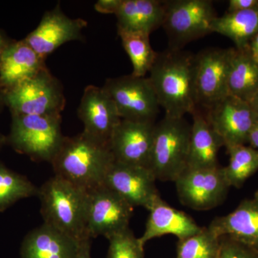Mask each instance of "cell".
<instances>
[{
    "instance_id": "6da1fadb",
    "label": "cell",
    "mask_w": 258,
    "mask_h": 258,
    "mask_svg": "<svg viewBox=\"0 0 258 258\" xmlns=\"http://www.w3.org/2000/svg\"><path fill=\"white\" fill-rule=\"evenodd\" d=\"M195 56L169 48L158 53L149 79L165 116L184 118L197 109Z\"/></svg>"
},
{
    "instance_id": "7a4b0ae2",
    "label": "cell",
    "mask_w": 258,
    "mask_h": 258,
    "mask_svg": "<svg viewBox=\"0 0 258 258\" xmlns=\"http://www.w3.org/2000/svg\"><path fill=\"white\" fill-rule=\"evenodd\" d=\"M114 161L109 146L82 132L64 137L50 164L55 175L88 191L104 184Z\"/></svg>"
},
{
    "instance_id": "3957f363",
    "label": "cell",
    "mask_w": 258,
    "mask_h": 258,
    "mask_svg": "<svg viewBox=\"0 0 258 258\" xmlns=\"http://www.w3.org/2000/svg\"><path fill=\"white\" fill-rule=\"evenodd\" d=\"M37 196L44 224L79 242L90 239L86 230L88 191L55 175L38 189Z\"/></svg>"
},
{
    "instance_id": "277c9868",
    "label": "cell",
    "mask_w": 258,
    "mask_h": 258,
    "mask_svg": "<svg viewBox=\"0 0 258 258\" xmlns=\"http://www.w3.org/2000/svg\"><path fill=\"white\" fill-rule=\"evenodd\" d=\"M191 124L184 118H164L154 126L149 169L156 179L174 181L187 169Z\"/></svg>"
},
{
    "instance_id": "5b68a950",
    "label": "cell",
    "mask_w": 258,
    "mask_h": 258,
    "mask_svg": "<svg viewBox=\"0 0 258 258\" xmlns=\"http://www.w3.org/2000/svg\"><path fill=\"white\" fill-rule=\"evenodd\" d=\"M61 115L12 113L7 143L32 160L50 163L64 137L61 132Z\"/></svg>"
},
{
    "instance_id": "8992f818",
    "label": "cell",
    "mask_w": 258,
    "mask_h": 258,
    "mask_svg": "<svg viewBox=\"0 0 258 258\" xmlns=\"http://www.w3.org/2000/svg\"><path fill=\"white\" fill-rule=\"evenodd\" d=\"M3 96L5 104L15 114L61 115L66 105L62 84L47 68L3 91Z\"/></svg>"
},
{
    "instance_id": "52a82bcc",
    "label": "cell",
    "mask_w": 258,
    "mask_h": 258,
    "mask_svg": "<svg viewBox=\"0 0 258 258\" xmlns=\"http://www.w3.org/2000/svg\"><path fill=\"white\" fill-rule=\"evenodd\" d=\"M210 0H173L165 2L162 26L169 39V48L181 50L188 42L211 33L217 18Z\"/></svg>"
},
{
    "instance_id": "ba28073f",
    "label": "cell",
    "mask_w": 258,
    "mask_h": 258,
    "mask_svg": "<svg viewBox=\"0 0 258 258\" xmlns=\"http://www.w3.org/2000/svg\"><path fill=\"white\" fill-rule=\"evenodd\" d=\"M103 88L121 119L154 123L160 106L149 78L131 74L108 79Z\"/></svg>"
},
{
    "instance_id": "9c48e42d",
    "label": "cell",
    "mask_w": 258,
    "mask_h": 258,
    "mask_svg": "<svg viewBox=\"0 0 258 258\" xmlns=\"http://www.w3.org/2000/svg\"><path fill=\"white\" fill-rule=\"evenodd\" d=\"M134 208L106 186L88 191L86 230L90 239L112 235L129 228Z\"/></svg>"
},
{
    "instance_id": "30bf717a",
    "label": "cell",
    "mask_w": 258,
    "mask_h": 258,
    "mask_svg": "<svg viewBox=\"0 0 258 258\" xmlns=\"http://www.w3.org/2000/svg\"><path fill=\"white\" fill-rule=\"evenodd\" d=\"M233 48H212L195 56L197 106L208 110L228 96L227 77Z\"/></svg>"
},
{
    "instance_id": "8fae6325",
    "label": "cell",
    "mask_w": 258,
    "mask_h": 258,
    "mask_svg": "<svg viewBox=\"0 0 258 258\" xmlns=\"http://www.w3.org/2000/svg\"><path fill=\"white\" fill-rule=\"evenodd\" d=\"M175 184L181 203L196 210L215 208L225 200L230 187L220 166L187 169L176 180Z\"/></svg>"
},
{
    "instance_id": "7c38bea8",
    "label": "cell",
    "mask_w": 258,
    "mask_h": 258,
    "mask_svg": "<svg viewBox=\"0 0 258 258\" xmlns=\"http://www.w3.org/2000/svg\"><path fill=\"white\" fill-rule=\"evenodd\" d=\"M207 111V120L227 150L247 144L249 132L257 118L249 103L227 96Z\"/></svg>"
},
{
    "instance_id": "4fadbf2b",
    "label": "cell",
    "mask_w": 258,
    "mask_h": 258,
    "mask_svg": "<svg viewBox=\"0 0 258 258\" xmlns=\"http://www.w3.org/2000/svg\"><path fill=\"white\" fill-rule=\"evenodd\" d=\"M156 180L147 168L114 161L107 172L103 185L120 195L133 208L142 207L149 211L160 198Z\"/></svg>"
},
{
    "instance_id": "5bb4252c",
    "label": "cell",
    "mask_w": 258,
    "mask_h": 258,
    "mask_svg": "<svg viewBox=\"0 0 258 258\" xmlns=\"http://www.w3.org/2000/svg\"><path fill=\"white\" fill-rule=\"evenodd\" d=\"M87 26L83 19H73L64 14L60 4L44 14L40 24L24 40L42 58L68 42L82 39V30Z\"/></svg>"
},
{
    "instance_id": "9a60e30c",
    "label": "cell",
    "mask_w": 258,
    "mask_h": 258,
    "mask_svg": "<svg viewBox=\"0 0 258 258\" xmlns=\"http://www.w3.org/2000/svg\"><path fill=\"white\" fill-rule=\"evenodd\" d=\"M154 126L151 122L120 120L109 142L115 161L149 169Z\"/></svg>"
},
{
    "instance_id": "2e32d148",
    "label": "cell",
    "mask_w": 258,
    "mask_h": 258,
    "mask_svg": "<svg viewBox=\"0 0 258 258\" xmlns=\"http://www.w3.org/2000/svg\"><path fill=\"white\" fill-rule=\"evenodd\" d=\"M78 114L84 125L83 132L109 146L112 134L121 118L113 100L103 87L91 85L85 88Z\"/></svg>"
},
{
    "instance_id": "e0dca14e",
    "label": "cell",
    "mask_w": 258,
    "mask_h": 258,
    "mask_svg": "<svg viewBox=\"0 0 258 258\" xmlns=\"http://www.w3.org/2000/svg\"><path fill=\"white\" fill-rule=\"evenodd\" d=\"M208 228L218 237H229L258 249V190L233 212L215 218Z\"/></svg>"
},
{
    "instance_id": "ac0fdd59",
    "label": "cell",
    "mask_w": 258,
    "mask_h": 258,
    "mask_svg": "<svg viewBox=\"0 0 258 258\" xmlns=\"http://www.w3.org/2000/svg\"><path fill=\"white\" fill-rule=\"evenodd\" d=\"M203 228L189 215L171 208L160 198L149 210L145 231L139 240L144 247L148 241L163 235H174L181 240L198 233Z\"/></svg>"
},
{
    "instance_id": "d6986e66",
    "label": "cell",
    "mask_w": 258,
    "mask_h": 258,
    "mask_svg": "<svg viewBox=\"0 0 258 258\" xmlns=\"http://www.w3.org/2000/svg\"><path fill=\"white\" fill-rule=\"evenodd\" d=\"M46 68L45 59L32 50L24 39L13 40L5 51L0 66L2 92L32 79Z\"/></svg>"
},
{
    "instance_id": "ffe728a7",
    "label": "cell",
    "mask_w": 258,
    "mask_h": 258,
    "mask_svg": "<svg viewBox=\"0 0 258 258\" xmlns=\"http://www.w3.org/2000/svg\"><path fill=\"white\" fill-rule=\"evenodd\" d=\"M81 242L44 224L25 236L21 258H76Z\"/></svg>"
},
{
    "instance_id": "44dd1931",
    "label": "cell",
    "mask_w": 258,
    "mask_h": 258,
    "mask_svg": "<svg viewBox=\"0 0 258 258\" xmlns=\"http://www.w3.org/2000/svg\"><path fill=\"white\" fill-rule=\"evenodd\" d=\"M187 169L218 167V153L224 147L220 137L212 128L205 115L198 111L192 113Z\"/></svg>"
},
{
    "instance_id": "7402d4cb",
    "label": "cell",
    "mask_w": 258,
    "mask_h": 258,
    "mask_svg": "<svg viewBox=\"0 0 258 258\" xmlns=\"http://www.w3.org/2000/svg\"><path fill=\"white\" fill-rule=\"evenodd\" d=\"M118 30L151 33L162 26L165 2L158 0H122L115 15Z\"/></svg>"
},
{
    "instance_id": "603a6c76",
    "label": "cell",
    "mask_w": 258,
    "mask_h": 258,
    "mask_svg": "<svg viewBox=\"0 0 258 258\" xmlns=\"http://www.w3.org/2000/svg\"><path fill=\"white\" fill-rule=\"evenodd\" d=\"M228 96L249 103L258 91V64L247 47L233 48L227 77Z\"/></svg>"
},
{
    "instance_id": "cb8c5ba5",
    "label": "cell",
    "mask_w": 258,
    "mask_h": 258,
    "mask_svg": "<svg viewBox=\"0 0 258 258\" xmlns=\"http://www.w3.org/2000/svg\"><path fill=\"white\" fill-rule=\"evenodd\" d=\"M211 31L228 37L236 48L247 47L258 32V7L217 17L212 24Z\"/></svg>"
},
{
    "instance_id": "d4e9b609",
    "label": "cell",
    "mask_w": 258,
    "mask_h": 258,
    "mask_svg": "<svg viewBox=\"0 0 258 258\" xmlns=\"http://www.w3.org/2000/svg\"><path fill=\"white\" fill-rule=\"evenodd\" d=\"M118 34L133 66L132 74L138 77H145L158 55V52L153 50L151 45L150 35L122 30H118Z\"/></svg>"
},
{
    "instance_id": "484cf974",
    "label": "cell",
    "mask_w": 258,
    "mask_h": 258,
    "mask_svg": "<svg viewBox=\"0 0 258 258\" xmlns=\"http://www.w3.org/2000/svg\"><path fill=\"white\" fill-rule=\"evenodd\" d=\"M230 161L222 167L229 186L240 188L246 180L258 171V150L250 146L240 145L227 149Z\"/></svg>"
},
{
    "instance_id": "4316f807",
    "label": "cell",
    "mask_w": 258,
    "mask_h": 258,
    "mask_svg": "<svg viewBox=\"0 0 258 258\" xmlns=\"http://www.w3.org/2000/svg\"><path fill=\"white\" fill-rule=\"evenodd\" d=\"M37 195L38 189L26 176L8 169L0 161V212L19 200Z\"/></svg>"
},
{
    "instance_id": "83f0119b",
    "label": "cell",
    "mask_w": 258,
    "mask_h": 258,
    "mask_svg": "<svg viewBox=\"0 0 258 258\" xmlns=\"http://www.w3.org/2000/svg\"><path fill=\"white\" fill-rule=\"evenodd\" d=\"M220 249V237L210 229L203 230L179 241L176 258H217Z\"/></svg>"
},
{
    "instance_id": "f1b7e54d",
    "label": "cell",
    "mask_w": 258,
    "mask_h": 258,
    "mask_svg": "<svg viewBox=\"0 0 258 258\" xmlns=\"http://www.w3.org/2000/svg\"><path fill=\"white\" fill-rule=\"evenodd\" d=\"M108 240V258H144V247L130 228L112 235Z\"/></svg>"
},
{
    "instance_id": "f546056e",
    "label": "cell",
    "mask_w": 258,
    "mask_h": 258,
    "mask_svg": "<svg viewBox=\"0 0 258 258\" xmlns=\"http://www.w3.org/2000/svg\"><path fill=\"white\" fill-rule=\"evenodd\" d=\"M217 258H258V249L227 237H220V249Z\"/></svg>"
},
{
    "instance_id": "4dcf8cb0",
    "label": "cell",
    "mask_w": 258,
    "mask_h": 258,
    "mask_svg": "<svg viewBox=\"0 0 258 258\" xmlns=\"http://www.w3.org/2000/svg\"><path fill=\"white\" fill-rule=\"evenodd\" d=\"M122 0H98L94 5L95 10L102 14H116Z\"/></svg>"
},
{
    "instance_id": "1f68e13d",
    "label": "cell",
    "mask_w": 258,
    "mask_h": 258,
    "mask_svg": "<svg viewBox=\"0 0 258 258\" xmlns=\"http://www.w3.org/2000/svg\"><path fill=\"white\" fill-rule=\"evenodd\" d=\"M258 7V0H230L229 1L227 13L242 11Z\"/></svg>"
},
{
    "instance_id": "d6a6232c",
    "label": "cell",
    "mask_w": 258,
    "mask_h": 258,
    "mask_svg": "<svg viewBox=\"0 0 258 258\" xmlns=\"http://www.w3.org/2000/svg\"><path fill=\"white\" fill-rule=\"evenodd\" d=\"M247 144H249L251 147L258 150V114L253 126L249 132Z\"/></svg>"
},
{
    "instance_id": "836d02e7",
    "label": "cell",
    "mask_w": 258,
    "mask_h": 258,
    "mask_svg": "<svg viewBox=\"0 0 258 258\" xmlns=\"http://www.w3.org/2000/svg\"><path fill=\"white\" fill-rule=\"evenodd\" d=\"M12 41L13 40H10L6 33L0 29V66H1L2 60H3L5 51H6L7 48L9 46Z\"/></svg>"
},
{
    "instance_id": "e575fe53",
    "label": "cell",
    "mask_w": 258,
    "mask_h": 258,
    "mask_svg": "<svg viewBox=\"0 0 258 258\" xmlns=\"http://www.w3.org/2000/svg\"><path fill=\"white\" fill-rule=\"evenodd\" d=\"M91 240L90 239H88V240H83L81 242L79 253L76 258H91Z\"/></svg>"
},
{
    "instance_id": "d590c367",
    "label": "cell",
    "mask_w": 258,
    "mask_h": 258,
    "mask_svg": "<svg viewBox=\"0 0 258 258\" xmlns=\"http://www.w3.org/2000/svg\"><path fill=\"white\" fill-rule=\"evenodd\" d=\"M247 47L252 58L258 64V32L251 39Z\"/></svg>"
},
{
    "instance_id": "8d00e7d4",
    "label": "cell",
    "mask_w": 258,
    "mask_h": 258,
    "mask_svg": "<svg viewBox=\"0 0 258 258\" xmlns=\"http://www.w3.org/2000/svg\"><path fill=\"white\" fill-rule=\"evenodd\" d=\"M249 104H250L254 111L258 114V91L256 93L255 96L253 97V98L249 102Z\"/></svg>"
},
{
    "instance_id": "74e56055",
    "label": "cell",
    "mask_w": 258,
    "mask_h": 258,
    "mask_svg": "<svg viewBox=\"0 0 258 258\" xmlns=\"http://www.w3.org/2000/svg\"><path fill=\"white\" fill-rule=\"evenodd\" d=\"M7 143V137H5L3 134L0 133V150H1L2 148L4 147L5 144Z\"/></svg>"
},
{
    "instance_id": "f35d334b",
    "label": "cell",
    "mask_w": 258,
    "mask_h": 258,
    "mask_svg": "<svg viewBox=\"0 0 258 258\" xmlns=\"http://www.w3.org/2000/svg\"><path fill=\"white\" fill-rule=\"evenodd\" d=\"M5 104L4 101H3V92H2L1 89H0V111H1L2 106Z\"/></svg>"
},
{
    "instance_id": "ab89813d",
    "label": "cell",
    "mask_w": 258,
    "mask_h": 258,
    "mask_svg": "<svg viewBox=\"0 0 258 258\" xmlns=\"http://www.w3.org/2000/svg\"></svg>"
}]
</instances>
